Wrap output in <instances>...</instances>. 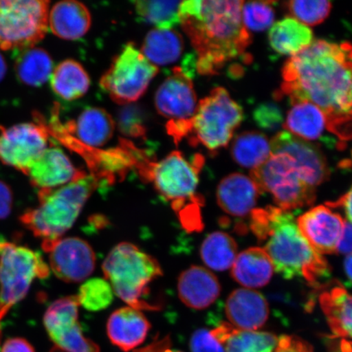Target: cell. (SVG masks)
<instances>
[{"mask_svg": "<svg viewBox=\"0 0 352 352\" xmlns=\"http://www.w3.org/2000/svg\"><path fill=\"white\" fill-rule=\"evenodd\" d=\"M279 96L292 104L307 101L318 107L327 129L342 140L352 139V44L314 41L283 69Z\"/></svg>", "mask_w": 352, "mask_h": 352, "instance_id": "6da1fadb", "label": "cell"}, {"mask_svg": "<svg viewBox=\"0 0 352 352\" xmlns=\"http://www.w3.org/2000/svg\"><path fill=\"white\" fill-rule=\"evenodd\" d=\"M243 1L188 0L179 6V23L197 54L196 67L214 76L243 56L252 39L242 21Z\"/></svg>", "mask_w": 352, "mask_h": 352, "instance_id": "7a4b0ae2", "label": "cell"}, {"mask_svg": "<svg viewBox=\"0 0 352 352\" xmlns=\"http://www.w3.org/2000/svg\"><path fill=\"white\" fill-rule=\"evenodd\" d=\"M250 228L270 257L277 274L285 279L303 277L312 285L330 275L325 258L299 231L294 215L274 206L254 209Z\"/></svg>", "mask_w": 352, "mask_h": 352, "instance_id": "3957f363", "label": "cell"}, {"mask_svg": "<svg viewBox=\"0 0 352 352\" xmlns=\"http://www.w3.org/2000/svg\"><path fill=\"white\" fill-rule=\"evenodd\" d=\"M99 187L104 184L96 176L80 170L76 179L63 186L38 191L39 205L25 210L21 222L43 241L60 239L72 228L87 201Z\"/></svg>", "mask_w": 352, "mask_h": 352, "instance_id": "277c9868", "label": "cell"}, {"mask_svg": "<svg viewBox=\"0 0 352 352\" xmlns=\"http://www.w3.org/2000/svg\"><path fill=\"white\" fill-rule=\"evenodd\" d=\"M204 164V158L196 155L188 160L182 152L174 151L164 160L152 162L147 157L138 166L139 173L144 179L151 182L157 192L171 204V206L182 215L184 226L191 230H201V222L199 209L188 206H202L204 201L200 196H197V188L199 183V173Z\"/></svg>", "mask_w": 352, "mask_h": 352, "instance_id": "5b68a950", "label": "cell"}, {"mask_svg": "<svg viewBox=\"0 0 352 352\" xmlns=\"http://www.w3.org/2000/svg\"><path fill=\"white\" fill-rule=\"evenodd\" d=\"M243 120V111L226 89L214 88L198 102L195 114L188 120L169 121L168 134L175 143L187 138L193 146L204 145L210 152L226 147Z\"/></svg>", "mask_w": 352, "mask_h": 352, "instance_id": "8992f818", "label": "cell"}, {"mask_svg": "<svg viewBox=\"0 0 352 352\" xmlns=\"http://www.w3.org/2000/svg\"><path fill=\"white\" fill-rule=\"evenodd\" d=\"M102 270L113 293L129 307L140 311L160 309L146 300L151 284L164 274L155 258L129 242H122L109 252Z\"/></svg>", "mask_w": 352, "mask_h": 352, "instance_id": "52a82bcc", "label": "cell"}, {"mask_svg": "<svg viewBox=\"0 0 352 352\" xmlns=\"http://www.w3.org/2000/svg\"><path fill=\"white\" fill-rule=\"evenodd\" d=\"M50 267L32 249L0 241V315L23 299L35 279L47 278Z\"/></svg>", "mask_w": 352, "mask_h": 352, "instance_id": "ba28073f", "label": "cell"}, {"mask_svg": "<svg viewBox=\"0 0 352 352\" xmlns=\"http://www.w3.org/2000/svg\"><path fill=\"white\" fill-rule=\"evenodd\" d=\"M252 178L263 192L271 193L278 208L289 211L314 204L316 188L302 178L292 158L272 152L263 164L250 171Z\"/></svg>", "mask_w": 352, "mask_h": 352, "instance_id": "9c48e42d", "label": "cell"}, {"mask_svg": "<svg viewBox=\"0 0 352 352\" xmlns=\"http://www.w3.org/2000/svg\"><path fill=\"white\" fill-rule=\"evenodd\" d=\"M50 3L0 0V50H23L41 41L47 32Z\"/></svg>", "mask_w": 352, "mask_h": 352, "instance_id": "30bf717a", "label": "cell"}, {"mask_svg": "<svg viewBox=\"0 0 352 352\" xmlns=\"http://www.w3.org/2000/svg\"><path fill=\"white\" fill-rule=\"evenodd\" d=\"M157 73L158 68L130 43L113 60L100 85L116 103L131 104L142 98Z\"/></svg>", "mask_w": 352, "mask_h": 352, "instance_id": "8fae6325", "label": "cell"}, {"mask_svg": "<svg viewBox=\"0 0 352 352\" xmlns=\"http://www.w3.org/2000/svg\"><path fill=\"white\" fill-rule=\"evenodd\" d=\"M34 120L35 123L0 127V161L25 175L47 148L50 138L43 118L37 114Z\"/></svg>", "mask_w": 352, "mask_h": 352, "instance_id": "7c38bea8", "label": "cell"}, {"mask_svg": "<svg viewBox=\"0 0 352 352\" xmlns=\"http://www.w3.org/2000/svg\"><path fill=\"white\" fill-rule=\"evenodd\" d=\"M50 125H46L48 133L72 148L78 145L96 149L107 144L113 138L116 122L113 118L100 108L92 107L83 110L76 121L63 125L57 110H55Z\"/></svg>", "mask_w": 352, "mask_h": 352, "instance_id": "4fadbf2b", "label": "cell"}, {"mask_svg": "<svg viewBox=\"0 0 352 352\" xmlns=\"http://www.w3.org/2000/svg\"><path fill=\"white\" fill-rule=\"evenodd\" d=\"M42 248L48 254L52 272L65 283H81L95 270L94 250L79 237L43 241Z\"/></svg>", "mask_w": 352, "mask_h": 352, "instance_id": "5bb4252c", "label": "cell"}, {"mask_svg": "<svg viewBox=\"0 0 352 352\" xmlns=\"http://www.w3.org/2000/svg\"><path fill=\"white\" fill-rule=\"evenodd\" d=\"M272 152H280L292 158L302 178L316 188L327 182L330 171L327 160L318 145L281 131L272 140Z\"/></svg>", "mask_w": 352, "mask_h": 352, "instance_id": "9a60e30c", "label": "cell"}, {"mask_svg": "<svg viewBox=\"0 0 352 352\" xmlns=\"http://www.w3.org/2000/svg\"><path fill=\"white\" fill-rule=\"evenodd\" d=\"M154 102L157 112L170 121L190 120L198 104L191 78L182 68H174L158 87Z\"/></svg>", "mask_w": 352, "mask_h": 352, "instance_id": "2e32d148", "label": "cell"}, {"mask_svg": "<svg viewBox=\"0 0 352 352\" xmlns=\"http://www.w3.org/2000/svg\"><path fill=\"white\" fill-rule=\"evenodd\" d=\"M297 226L312 248L320 254H336L346 220L325 206L312 208L297 219Z\"/></svg>", "mask_w": 352, "mask_h": 352, "instance_id": "e0dca14e", "label": "cell"}, {"mask_svg": "<svg viewBox=\"0 0 352 352\" xmlns=\"http://www.w3.org/2000/svg\"><path fill=\"white\" fill-rule=\"evenodd\" d=\"M80 170L59 148L47 147L30 167L28 175L34 188L50 190L72 182Z\"/></svg>", "mask_w": 352, "mask_h": 352, "instance_id": "ac0fdd59", "label": "cell"}, {"mask_svg": "<svg viewBox=\"0 0 352 352\" xmlns=\"http://www.w3.org/2000/svg\"><path fill=\"white\" fill-rule=\"evenodd\" d=\"M261 193L252 178L234 173L226 176L219 183L217 198L224 212L232 217H245L254 210Z\"/></svg>", "mask_w": 352, "mask_h": 352, "instance_id": "d6986e66", "label": "cell"}, {"mask_svg": "<svg viewBox=\"0 0 352 352\" xmlns=\"http://www.w3.org/2000/svg\"><path fill=\"white\" fill-rule=\"evenodd\" d=\"M177 289L184 305L201 310L217 300L221 292V285L213 272L204 267L192 266L180 274Z\"/></svg>", "mask_w": 352, "mask_h": 352, "instance_id": "ffe728a7", "label": "cell"}, {"mask_svg": "<svg viewBox=\"0 0 352 352\" xmlns=\"http://www.w3.org/2000/svg\"><path fill=\"white\" fill-rule=\"evenodd\" d=\"M226 314L236 329L254 331L267 322L270 307L261 294L252 289H239L228 296Z\"/></svg>", "mask_w": 352, "mask_h": 352, "instance_id": "44dd1931", "label": "cell"}, {"mask_svg": "<svg viewBox=\"0 0 352 352\" xmlns=\"http://www.w3.org/2000/svg\"><path fill=\"white\" fill-rule=\"evenodd\" d=\"M151 327L142 311L129 306L114 311L109 316L107 333L114 346L129 352L142 344Z\"/></svg>", "mask_w": 352, "mask_h": 352, "instance_id": "7402d4cb", "label": "cell"}, {"mask_svg": "<svg viewBox=\"0 0 352 352\" xmlns=\"http://www.w3.org/2000/svg\"><path fill=\"white\" fill-rule=\"evenodd\" d=\"M91 14L87 8L74 0L56 3L48 14V28L56 36L66 41H76L91 28Z\"/></svg>", "mask_w": 352, "mask_h": 352, "instance_id": "603a6c76", "label": "cell"}, {"mask_svg": "<svg viewBox=\"0 0 352 352\" xmlns=\"http://www.w3.org/2000/svg\"><path fill=\"white\" fill-rule=\"evenodd\" d=\"M274 264L263 248H252L242 252L232 267V276L245 287L261 288L274 275Z\"/></svg>", "mask_w": 352, "mask_h": 352, "instance_id": "cb8c5ba5", "label": "cell"}, {"mask_svg": "<svg viewBox=\"0 0 352 352\" xmlns=\"http://www.w3.org/2000/svg\"><path fill=\"white\" fill-rule=\"evenodd\" d=\"M226 352H274L279 338L267 332L252 331L222 323L211 330Z\"/></svg>", "mask_w": 352, "mask_h": 352, "instance_id": "d4e9b609", "label": "cell"}, {"mask_svg": "<svg viewBox=\"0 0 352 352\" xmlns=\"http://www.w3.org/2000/svg\"><path fill=\"white\" fill-rule=\"evenodd\" d=\"M320 305L332 332L352 340V296L342 286H334L320 294Z\"/></svg>", "mask_w": 352, "mask_h": 352, "instance_id": "484cf974", "label": "cell"}, {"mask_svg": "<svg viewBox=\"0 0 352 352\" xmlns=\"http://www.w3.org/2000/svg\"><path fill=\"white\" fill-rule=\"evenodd\" d=\"M270 45L281 55L296 56L314 42L311 30L293 17L276 22L270 32Z\"/></svg>", "mask_w": 352, "mask_h": 352, "instance_id": "4316f807", "label": "cell"}, {"mask_svg": "<svg viewBox=\"0 0 352 352\" xmlns=\"http://www.w3.org/2000/svg\"><path fill=\"white\" fill-rule=\"evenodd\" d=\"M184 47L183 38L175 30L153 29L145 37L140 52L157 67L175 63L182 55Z\"/></svg>", "mask_w": 352, "mask_h": 352, "instance_id": "83f0119b", "label": "cell"}, {"mask_svg": "<svg viewBox=\"0 0 352 352\" xmlns=\"http://www.w3.org/2000/svg\"><path fill=\"white\" fill-rule=\"evenodd\" d=\"M283 127L297 138L310 142L322 135L327 127V120L318 107L307 101H302L293 104Z\"/></svg>", "mask_w": 352, "mask_h": 352, "instance_id": "f1b7e54d", "label": "cell"}, {"mask_svg": "<svg viewBox=\"0 0 352 352\" xmlns=\"http://www.w3.org/2000/svg\"><path fill=\"white\" fill-rule=\"evenodd\" d=\"M50 83L52 90L61 99L72 101L85 96L91 85L89 76L78 61H63L54 69Z\"/></svg>", "mask_w": 352, "mask_h": 352, "instance_id": "f546056e", "label": "cell"}, {"mask_svg": "<svg viewBox=\"0 0 352 352\" xmlns=\"http://www.w3.org/2000/svg\"><path fill=\"white\" fill-rule=\"evenodd\" d=\"M15 72L17 78L24 85L42 86L50 79L54 72V61L42 48H25L16 60Z\"/></svg>", "mask_w": 352, "mask_h": 352, "instance_id": "4dcf8cb0", "label": "cell"}, {"mask_svg": "<svg viewBox=\"0 0 352 352\" xmlns=\"http://www.w3.org/2000/svg\"><path fill=\"white\" fill-rule=\"evenodd\" d=\"M231 152L237 164L253 170L270 158L271 143L261 132L245 131L236 136Z\"/></svg>", "mask_w": 352, "mask_h": 352, "instance_id": "1f68e13d", "label": "cell"}, {"mask_svg": "<svg viewBox=\"0 0 352 352\" xmlns=\"http://www.w3.org/2000/svg\"><path fill=\"white\" fill-rule=\"evenodd\" d=\"M200 254L202 261L211 270L226 271L232 267L236 261L237 245L227 233L214 232L202 242Z\"/></svg>", "mask_w": 352, "mask_h": 352, "instance_id": "d6a6232c", "label": "cell"}, {"mask_svg": "<svg viewBox=\"0 0 352 352\" xmlns=\"http://www.w3.org/2000/svg\"><path fill=\"white\" fill-rule=\"evenodd\" d=\"M77 296H68L52 302L44 315L43 322L52 340L79 324Z\"/></svg>", "mask_w": 352, "mask_h": 352, "instance_id": "836d02e7", "label": "cell"}, {"mask_svg": "<svg viewBox=\"0 0 352 352\" xmlns=\"http://www.w3.org/2000/svg\"><path fill=\"white\" fill-rule=\"evenodd\" d=\"M182 1L142 0L134 2L139 19L156 26V29L170 30L179 24V11Z\"/></svg>", "mask_w": 352, "mask_h": 352, "instance_id": "e575fe53", "label": "cell"}, {"mask_svg": "<svg viewBox=\"0 0 352 352\" xmlns=\"http://www.w3.org/2000/svg\"><path fill=\"white\" fill-rule=\"evenodd\" d=\"M113 290L109 281L102 278L87 280L79 288L77 296L79 305L91 311H99L111 305Z\"/></svg>", "mask_w": 352, "mask_h": 352, "instance_id": "d590c367", "label": "cell"}, {"mask_svg": "<svg viewBox=\"0 0 352 352\" xmlns=\"http://www.w3.org/2000/svg\"><path fill=\"white\" fill-rule=\"evenodd\" d=\"M286 8L293 19H296L306 25L314 26L319 25L327 19L331 3L329 1H290L286 3Z\"/></svg>", "mask_w": 352, "mask_h": 352, "instance_id": "8d00e7d4", "label": "cell"}, {"mask_svg": "<svg viewBox=\"0 0 352 352\" xmlns=\"http://www.w3.org/2000/svg\"><path fill=\"white\" fill-rule=\"evenodd\" d=\"M274 2H248L241 10L242 21L246 29L252 32H263L274 23Z\"/></svg>", "mask_w": 352, "mask_h": 352, "instance_id": "74e56055", "label": "cell"}, {"mask_svg": "<svg viewBox=\"0 0 352 352\" xmlns=\"http://www.w3.org/2000/svg\"><path fill=\"white\" fill-rule=\"evenodd\" d=\"M52 341L66 352H100L96 342L83 336L79 324Z\"/></svg>", "mask_w": 352, "mask_h": 352, "instance_id": "f35d334b", "label": "cell"}, {"mask_svg": "<svg viewBox=\"0 0 352 352\" xmlns=\"http://www.w3.org/2000/svg\"><path fill=\"white\" fill-rule=\"evenodd\" d=\"M254 120L261 129L270 131L278 129L283 122L281 110L272 103L259 105L254 110Z\"/></svg>", "mask_w": 352, "mask_h": 352, "instance_id": "ab89813d", "label": "cell"}, {"mask_svg": "<svg viewBox=\"0 0 352 352\" xmlns=\"http://www.w3.org/2000/svg\"><path fill=\"white\" fill-rule=\"evenodd\" d=\"M191 352H226L211 330L199 329L192 334L189 342Z\"/></svg>", "mask_w": 352, "mask_h": 352, "instance_id": "60d3db41", "label": "cell"}, {"mask_svg": "<svg viewBox=\"0 0 352 352\" xmlns=\"http://www.w3.org/2000/svg\"><path fill=\"white\" fill-rule=\"evenodd\" d=\"M274 352H314L307 342L296 336H283L279 338Z\"/></svg>", "mask_w": 352, "mask_h": 352, "instance_id": "b9f144b4", "label": "cell"}, {"mask_svg": "<svg viewBox=\"0 0 352 352\" xmlns=\"http://www.w3.org/2000/svg\"><path fill=\"white\" fill-rule=\"evenodd\" d=\"M13 204L12 189L0 180V219H6L10 214Z\"/></svg>", "mask_w": 352, "mask_h": 352, "instance_id": "7bdbcfd3", "label": "cell"}, {"mask_svg": "<svg viewBox=\"0 0 352 352\" xmlns=\"http://www.w3.org/2000/svg\"><path fill=\"white\" fill-rule=\"evenodd\" d=\"M1 352H35L34 347L24 338H10L4 342Z\"/></svg>", "mask_w": 352, "mask_h": 352, "instance_id": "ee69618b", "label": "cell"}, {"mask_svg": "<svg viewBox=\"0 0 352 352\" xmlns=\"http://www.w3.org/2000/svg\"><path fill=\"white\" fill-rule=\"evenodd\" d=\"M327 206L333 208H342L346 215L347 221L352 224V186L349 192L333 202H327Z\"/></svg>", "mask_w": 352, "mask_h": 352, "instance_id": "f6af8a7d", "label": "cell"}, {"mask_svg": "<svg viewBox=\"0 0 352 352\" xmlns=\"http://www.w3.org/2000/svg\"><path fill=\"white\" fill-rule=\"evenodd\" d=\"M337 253L349 255L352 254V224L346 220L344 230L338 244Z\"/></svg>", "mask_w": 352, "mask_h": 352, "instance_id": "bcb514c9", "label": "cell"}, {"mask_svg": "<svg viewBox=\"0 0 352 352\" xmlns=\"http://www.w3.org/2000/svg\"><path fill=\"white\" fill-rule=\"evenodd\" d=\"M344 270L347 278L352 283V254L347 255L345 258Z\"/></svg>", "mask_w": 352, "mask_h": 352, "instance_id": "7dc6e473", "label": "cell"}, {"mask_svg": "<svg viewBox=\"0 0 352 352\" xmlns=\"http://www.w3.org/2000/svg\"><path fill=\"white\" fill-rule=\"evenodd\" d=\"M7 73V64L3 56L0 54V82L6 77Z\"/></svg>", "mask_w": 352, "mask_h": 352, "instance_id": "c3c4849f", "label": "cell"}, {"mask_svg": "<svg viewBox=\"0 0 352 352\" xmlns=\"http://www.w3.org/2000/svg\"><path fill=\"white\" fill-rule=\"evenodd\" d=\"M164 352H182V351L171 350V349H168L165 350Z\"/></svg>", "mask_w": 352, "mask_h": 352, "instance_id": "681fc988", "label": "cell"}, {"mask_svg": "<svg viewBox=\"0 0 352 352\" xmlns=\"http://www.w3.org/2000/svg\"><path fill=\"white\" fill-rule=\"evenodd\" d=\"M4 318L2 315H0V321ZM0 340H1V330H0Z\"/></svg>", "mask_w": 352, "mask_h": 352, "instance_id": "f907efd6", "label": "cell"}]
</instances>
